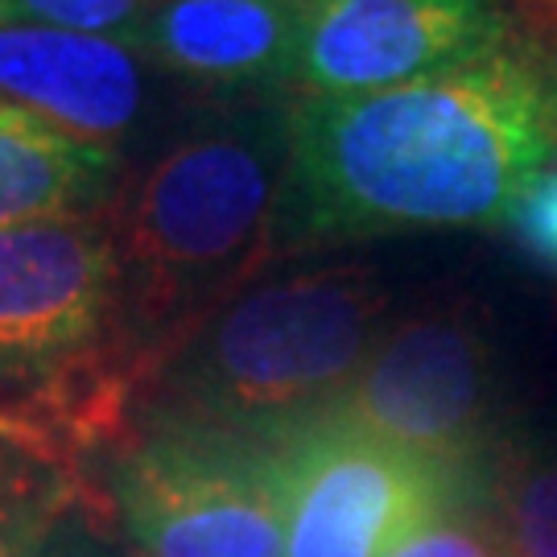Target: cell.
Instances as JSON below:
<instances>
[{
  "instance_id": "1",
  "label": "cell",
  "mask_w": 557,
  "mask_h": 557,
  "mask_svg": "<svg viewBox=\"0 0 557 557\" xmlns=\"http://www.w3.org/2000/svg\"><path fill=\"white\" fill-rule=\"evenodd\" d=\"M557 158V66L496 54L368 96H289L277 257L504 223Z\"/></svg>"
},
{
  "instance_id": "2",
  "label": "cell",
  "mask_w": 557,
  "mask_h": 557,
  "mask_svg": "<svg viewBox=\"0 0 557 557\" xmlns=\"http://www.w3.org/2000/svg\"><path fill=\"white\" fill-rule=\"evenodd\" d=\"M289 100L257 96L182 128L103 207L120 264L116 331L161 368L277 257ZM165 376V372H161Z\"/></svg>"
},
{
  "instance_id": "3",
  "label": "cell",
  "mask_w": 557,
  "mask_h": 557,
  "mask_svg": "<svg viewBox=\"0 0 557 557\" xmlns=\"http://www.w3.org/2000/svg\"><path fill=\"white\" fill-rule=\"evenodd\" d=\"M384 314L388 294L368 264L252 281L182 343L149 409L277 446L347 393Z\"/></svg>"
},
{
  "instance_id": "4",
  "label": "cell",
  "mask_w": 557,
  "mask_h": 557,
  "mask_svg": "<svg viewBox=\"0 0 557 557\" xmlns=\"http://www.w3.org/2000/svg\"><path fill=\"white\" fill-rule=\"evenodd\" d=\"M103 512L137 557H285L277 450L149 409L100 462Z\"/></svg>"
},
{
  "instance_id": "5",
  "label": "cell",
  "mask_w": 557,
  "mask_h": 557,
  "mask_svg": "<svg viewBox=\"0 0 557 557\" xmlns=\"http://www.w3.org/2000/svg\"><path fill=\"white\" fill-rule=\"evenodd\" d=\"M496 351L462 310L384 326L331 413L487 492L496 446Z\"/></svg>"
},
{
  "instance_id": "6",
  "label": "cell",
  "mask_w": 557,
  "mask_h": 557,
  "mask_svg": "<svg viewBox=\"0 0 557 557\" xmlns=\"http://www.w3.org/2000/svg\"><path fill=\"white\" fill-rule=\"evenodd\" d=\"M273 450L285 557H388L425 520L483 496V487L363 434L331 409Z\"/></svg>"
},
{
  "instance_id": "7",
  "label": "cell",
  "mask_w": 557,
  "mask_h": 557,
  "mask_svg": "<svg viewBox=\"0 0 557 557\" xmlns=\"http://www.w3.org/2000/svg\"><path fill=\"white\" fill-rule=\"evenodd\" d=\"M120 264L103 211L0 232V376L21 388L83 359L116 322Z\"/></svg>"
},
{
  "instance_id": "8",
  "label": "cell",
  "mask_w": 557,
  "mask_h": 557,
  "mask_svg": "<svg viewBox=\"0 0 557 557\" xmlns=\"http://www.w3.org/2000/svg\"><path fill=\"white\" fill-rule=\"evenodd\" d=\"M517 41L504 0H306L294 96H368Z\"/></svg>"
},
{
  "instance_id": "9",
  "label": "cell",
  "mask_w": 557,
  "mask_h": 557,
  "mask_svg": "<svg viewBox=\"0 0 557 557\" xmlns=\"http://www.w3.org/2000/svg\"><path fill=\"white\" fill-rule=\"evenodd\" d=\"M0 100L71 137L120 149L137 128L149 87L140 54L124 41L0 13Z\"/></svg>"
},
{
  "instance_id": "10",
  "label": "cell",
  "mask_w": 557,
  "mask_h": 557,
  "mask_svg": "<svg viewBox=\"0 0 557 557\" xmlns=\"http://www.w3.org/2000/svg\"><path fill=\"white\" fill-rule=\"evenodd\" d=\"M301 21L306 0H161L133 50L195 87L277 96L294 87Z\"/></svg>"
},
{
  "instance_id": "11",
  "label": "cell",
  "mask_w": 557,
  "mask_h": 557,
  "mask_svg": "<svg viewBox=\"0 0 557 557\" xmlns=\"http://www.w3.org/2000/svg\"><path fill=\"white\" fill-rule=\"evenodd\" d=\"M120 170L116 145L71 137L0 100V232L103 211L120 190Z\"/></svg>"
},
{
  "instance_id": "12",
  "label": "cell",
  "mask_w": 557,
  "mask_h": 557,
  "mask_svg": "<svg viewBox=\"0 0 557 557\" xmlns=\"http://www.w3.org/2000/svg\"><path fill=\"white\" fill-rule=\"evenodd\" d=\"M75 504L103 508L83 479L0 434V557H34Z\"/></svg>"
},
{
  "instance_id": "13",
  "label": "cell",
  "mask_w": 557,
  "mask_h": 557,
  "mask_svg": "<svg viewBox=\"0 0 557 557\" xmlns=\"http://www.w3.org/2000/svg\"><path fill=\"white\" fill-rule=\"evenodd\" d=\"M499 541L508 557H557V462H508L492 471Z\"/></svg>"
},
{
  "instance_id": "14",
  "label": "cell",
  "mask_w": 557,
  "mask_h": 557,
  "mask_svg": "<svg viewBox=\"0 0 557 557\" xmlns=\"http://www.w3.org/2000/svg\"><path fill=\"white\" fill-rule=\"evenodd\" d=\"M161 9V0H0V13L17 21H38L71 34L124 41L133 46L145 21Z\"/></svg>"
},
{
  "instance_id": "15",
  "label": "cell",
  "mask_w": 557,
  "mask_h": 557,
  "mask_svg": "<svg viewBox=\"0 0 557 557\" xmlns=\"http://www.w3.org/2000/svg\"><path fill=\"white\" fill-rule=\"evenodd\" d=\"M388 557H508L496 520L479 517L475 504H455L425 520Z\"/></svg>"
},
{
  "instance_id": "16",
  "label": "cell",
  "mask_w": 557,
  "mask_h": 557,
  "mask_svg": "<svg viewBox=\"0 0 557 557\" xmlns=\"http://www.w3.org/2000/svg\"><path fill=\"white\" fill-rule=\"evenodd\" d=\"M504 227L537 264L557 273V165L541 170L537 178L520 190Z\"/></svg>"
},
{
  "instance_id": "17",
  "label": "cell",
  "mask_w": 557,
  "mask_h": 557,
  "mask_svg": "<svg viewBox=\"0 0 557 557\" xmlns=\"http://www.w3.org/2000/svg\"><path fill=\"white\" fill-rule=\"evenodd\" d=\"M34 557H128L108 533V512L96 504H75L66 517L50 529Z\"/></svg>"
}]
</instances>
